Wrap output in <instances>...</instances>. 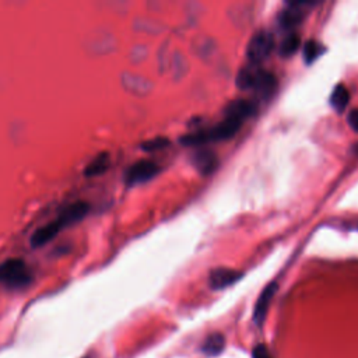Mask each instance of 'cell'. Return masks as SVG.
<instances>
[{
    "label": "cell",
    "mask_w": 358,
    "mask_h": 358,
    "mask_svg": "<svg viewBox=\"0 0 358 358\" xmlns=\"http://www.w3.org/2000/svg\"><path fill=\"white\" fill-rule=\"evenodd\" d=\"M236 87L242 91H255L260 96H270L277 85V80L274 74L264 70L259 64L249 63L242 67L236 74Z\"/></svg>",
    "instance_id": "1"
},
{
    "label": "cell",
    "mask_w": 358,
    "mask_h": 358,
    "mask_svg": "<svg viewBox=\"0 0 358 358\" xmlns=\"http://www.w3.org/2000/svg\"><path fill=\"white\" fill-rule=\"evenodd\" d=\"M242 123L243 122H241L238 119L225 116L224 120L217 123L215 126H211L207 129H200L190 134H186L185 137L180 138V143L190 145V147H196V145L199 147V145H204V144H208L213 141L228 140L238 133Z\"/></svg>",
    "instance_id": "2"
},
{
    "label": "cell",
    "mask_w": 358,
    "mask_h": 358,
    "mask_svg": "<svg viewBox=\"0 0 358 358\" xmlns=\"http://www.w3.org/2000/svg\"><path fill=\"white\" fill-rule=\"evenodd\" d=\"M31 278V271L21 259H8L0 264V282L7 287H24Z\"/></svg>",
    "instance_id": "3"
},
{
    "label": "cell",
    "mask_w": 358,
    "mask_h": 358,
    "mask_svg": "<svg viewBox=\"0 0 358 358\" xmlns=\"http://www.w3.org/2000/svg\"><path fill=\"white\" fill-rule=\"evenodd\" d=\"M274 48V38L268 31H257L249 41L246 48V56L249 63L260 64L268 57Z\"/></svg>",
    "instance_id": "4"
},
{
    "label": "cell",
    "mask_w": 358,
    "mask_h": 358,
    "mask_svg": "<svg viewBox=\"0 0 358 358\" xmlns=\"http://www.w3.org/2000/svg\"><path fill=\"white\" fill-rule=\"evenodd\" d=\"M159 172V165L151 159H140L131 164L124 172V182L130 186L144 183Z\"/></svg>",
    "instance_id": "5"
},
{
    "label": "cell",
    "mask_w": 358,
    "mask_h": 358,
    "mask_svg": "<svg viewBox=\"0 0 358 358\" xmlns=\"http://www.w3.org/2000/svg\"><path fill=\"white\" fill-rule=\"evenodd\" d=\"M313 3L309 1H291L278 14V25L282 29H292L299 25L305 17V7Z\"/></svg>",
    "instance_id": "6"
},
{
    "label": "cell",
    "mask_w": 358,
    "mask_h": 358,
    "mask_svg": "<svg viewBox=\"0 0 358 358\" xmlns=\"http://www.w3.org/2000/svg\"><path fill=\"white\" fill-rule=\"evenodd\" d=\"M242 271L228 268V267H218L214 268L208 275V284L213 289H224L232 284H235L242 277Z\"/></svg>",
    "instance_id": "7"
},
{
    "label": "cell",
    "mask_w": 358,
    "mask_h": 358,
    "mask_svg": "<svg viewBox=\"0 0 358 358\" xmlns=\"http://www.w3.org/2000/svg\"><path fill=\"white\" fill-rule=\"evenodd\" d=\"M64 228V224L62 222V220L57 217L56 220L45 224L43 227L38 228L32 236H31V245L34 248H39L45 243H48L49 241H52L62 229Z\"/></svg>",
    "instance_id": "8"
},
{
    "label": "cell",
    "mask_w": 358,
    "mask_h": 358,
    "mask_svg": "<svg viewBox=\"0 0 358 358\" xmlns=\"http://www.w3.org/2000/svg\"><path fill=\"white\" fill-rule=\"evenodd\" d=\"M275 291H277V284L275 282H270L260 294L256 305H255V310H253V320L257 326H262L264 319H266V315H267V310H268V306L273 301V296L275 295Z\"/></svg>",
    "instance_id": "9"
},
{
    "label": "cell",
    "mask_w": 358,
    "mask_h": 358,
    "mask_svg": "<svg viewBox=\"0 0 358 358\" xmlns=\"http://www.w3.org/2000/svg\"><path fill=\"white\" fill-rule=\"evenodd\" d=\"M192 162L201 175H210L217 168L218 158L214 151L208 148H201L193 154Z\"/></svg>",
    "instance_id": "10"
},
{
    "label": "cell",
    "mask_w": 358,
    "mask_h": 358,
    "mask_svg": "<svg viewBox=\"0 0 358 358\" xmlns=\"http://www.w3.org/2000/svg\"><path fill=\"white\" fill-rule=\"evenodd\" d=\"M256 112V103L249 99H235L225 108V116L243 122Z\"/></svg>",
    "instance_id": "11"
},
{
    "label": "cell",
    "mask_w": 358,
    "mask_h": 358,
    "mask_svg": "<svg viewBox=\"0 0 358 358\" xmlns=\"http://www.w3.org/2000/svg\"><path fill=\"white\" fill-rule=\"evenodd\" d=\"M110 165V157L108 152H99L96 157H94L84 168V175L88 178H94L98 175H102L108 171Z\"/></svg>",
    "instance_id": "12"
},
{
    "label": "cell",
    "mask_w": 358,
    "mask_h": 358,
    "mask_svg": "<svg viewBox=\"0 0 358 358\" xmlns=\"http://www.w3.org/2000/svg\"><path fill=\"white\" fill-rule=\"evenodd\" d=\"M87 213H88V204L85 201H76V203L67 206L62 211L59 218L62 220V222L66 227V225H69L71 222H76V221L81 220Z\"/></svg>",
    "instance_id": "13"
},
{
    "label": "cell",
    "mask_w": 358,
    "mask_h": 358,
    "mask_svg": "<svg viewBox=\"0 0 358 358\" xmlns=\"http://www.w3.org/2000/svg\"><path fill=\"white\" fill-rule=\"evenodd\" d=\"M225 347V337L221 334V333H211L210 336H207V338L204 340L203 343V347H201V351L206 354V355H218L222 352Z\"/></svg>",
    "instance_id": "14"
},
{
    "label": "cell",
    "mask_w": 358,
    "mask_h": 358,
    "mask_svg": "<svg viewBox=\"0 0 358 358\" xmlns=\"http://www.w3.org/2000/svg\"><path fill=\"white\" fill-rule=\"evenodd\" d=\"M350 102V92L344 84H338L334 87L330 95V103L337 112H343Z\"/></svg>",
    "instance_id": "15"
},
{
    "label": "cell",
    "mask_w": 358,
    "mask_h": 358,
    "mask_svg": "<svg viewBox=\"0 0 358 358\" xmlns=\"http://www.w3.org/2000/svg\"><path fill=\"white\" fill-rule=\"evenodd\" d=\"M301 46V38L295 32H289L280 43V55L282 57H289L292 56Z\"/></svg>",
    "instance_id": "16"
},
{
    "label": "cell",
    "mask_w": 358,
    "mask_h": 358,
    "mask_svg": "<svg viewBox=\"0 0 358 358\" xmlns=\"http://www.w3.org/2000/svg\"><path fill=\"white\" fill-rule=\"evenodd\" d=\"M322 50H323V48H322V45H320L319 42H316V41H313V39L308 41V42L303 45V59H305V62H306V63L315 62V60L320 56Z\"/></svg>",
    "instance_id": "17"
},
{
    "label": "cell",
    "mask_w": 358,
    "mask_h": 358,
    "mask_svg": "<svg viewBox=\"0 0 358 358\" xmlns=\"http://www.w3.org/2000/svg\"><path fill=\"white\" fill-rule=\"evenodd\" d=\"M169 145V140L165 138V137H154L151 140H147L141 144V148L144 151H148V152H154V151H158V150H162L165 147Z\"/></svg>",
    "instance_id": "18"
},
{
    "label": "cell",
    "mask_w": 358,
    "mask_h": 358,
    "mask_svg": "<svg viewBox=\"0 0 358 358\" xmlns=\"http://www.w3.org/2000/svg\"><path fill=\"white\" fill-rule=\"evenodd\" d=\"M253 358H273L268 348L264 344H257L252 352Z\"/></svg>",
    "instance_id": "19"
},
{
    "label": "cell",
    "mask_w": 358,
    "mask_h": 358,
    "mask_svg": "<svg viewBox=\"0 0 358 358\" xmlns=\"http://www.w3.org/2000/svg\"><path fill=\"white\" fill-rule=\"evenodd\" d=\"M347 120H348L350 127H351L354 131H357V133H358V108L352 109V110L348 113Z\"/></svg>",
    "instance_id": "20"
}]
</instances>
